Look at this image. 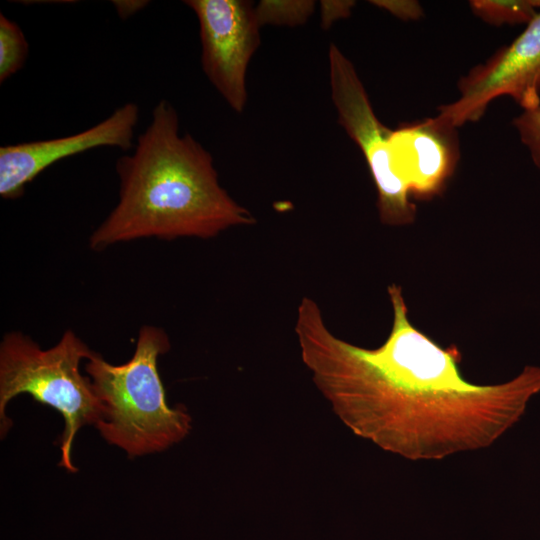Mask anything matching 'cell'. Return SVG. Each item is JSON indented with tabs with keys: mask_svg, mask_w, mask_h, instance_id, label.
I'll use <instances>...</instances> for the list:
<instances>
[{
	"mask_svg": "<svg viewBox=\"0 0 540 540\" xmlns=\"http://www.w3.org/2000/svg\"><path fill=\"white\" fill-rule=\"evenodd\" d=\"M392 329L374 349L327 327L318 304L302 298L295 333L304 365L353 434L410 461L442 460L493 445L540 392V366L481 385L460 371L455 345L442 347L412 325L401 287H388Z\"/></svg>",
	"mask_w": 540,
	"mask_h": 540,
	"instance_id": "cell-1",
	"label": "cell"
},
{
	"mask_svg": "<svg viewBox=\"0 0 540 540\" xmlns=\"http://www.w3.org/2000/svg\"><path fill=\"white\" fill-rule=\"evenodd\" d=\"M116 171L119 201L90 236L95 251L141 238H212L255 222L219 184L212 155L189 133L179 134L178 114L165 99Z\"/></svg>",
	"mask_w": 540,
	"mask_h": 540,
	"instance_id": "cell-2",
	"label": "cell"
},
{
	"mask_svg": "<svg viewBox=\"0 0 540 540\" xmlns=\"http://www.w3.org/2000/svg\"><path fill=\"white\" fill-rule=\"evenodd\" d=\"M170 349L163 329L141 327L133 356L113 365L94 353L85 364L103 416L95 426L102 438L135 458L162 452L191 431L184 406L171 407L158 371V358Z\"/></svg>",
	"mask_w": 540,
	"mask_h": 540,
	"instance_id": "cell-3",
	"label": "cell"
},
{
	"mask_svg": "<svg viewBox=\"0 0 540 540\" xmlns=\"http://www.w3.org/2000/svg\"><path fill=\"white\" fill-rule=\"evenodd\" d=\"M95 352L73 331L67 330L51 348L22 332H9L0 343V433L3 438L12 427L6 415L8 403L19 394L57 410L64 418L59 438V466L70 473L78 471L71 460L73 440L80 428L96 426L103 416V405L91 380L80 372V363Z\"/></svg>",
	"mask_w": 540,
	"mask_h": 540,
	"instance_id": "cell-4",
	"label": "cell"
},
{
	"mask_svg": "<svg viewBox=\"0 0 540 540\" xmlns=\"http://www.w3.org/2000/svg\"><path fill=\"white\" fill-rule=\"evenodd\" d=\"M328 60L331 98L338 121L366 159L378 192L381 221L391 225L412 222L416 206L391 168L392 130L378 120L352 62L334 43L329 46Z\"/></svg>",
	"mask_w": 540,
	"mask_h": 540,
	"instance_id": "cell-5",
	"label": "cell"
},
{
	"mask_svg": "<svg viewBox=\"0 0 540 540\" xmlns=\"http://www.w3.org/2000/svg\"><path fill=\"white\" fill-rule=\"evenodd\" d=\"M457 100L437 108L436 118L454 128L477 122L498 97H511L523 110L540 105V10L509 44L462 76Z\"/></svg>",
	"mask_w": 540,
	"mask_h": 540,
	"instance_id": "cell-6",
	"label": "cell"
},
{
	"mask_svg": "<svg viewBox=\"0 0 540 540\" xmlns=\"http://www.w3.org/2000/svg\"><path fill=\"white\" fill-rule=\"evenodd\" d=\"M198 18L201 64L227 104L241 113L247 103L248 64L260 45L255 7L244 0H188Z\"/></svg>",
	"mask_w": 540,
	"mask_h": 540,
	"instance_id": "cell-7",
	"label": "cell"
},
{
	"mask_svg": "<svg viewBox=\"0 0 540 540\" xmlns=\"http://www.w3.org/2000/svg\"><path fill=\"white\" fill-rule=\"evenodd\" d=\"M139 107L128 102L96 125L65 137L0 147V195L16 199L41 172L64 158L102 146L127 151L133 146Z\"/></svg>",
	"mask_w": 540,
	"mask_h": 540,
	"instance_id": "cell-8",
	"label": "cell"
},
{
	"mask_svg": "<svg viewBox=\"0 0 540 540\" xmlns=\"http://www.w3.org/2000/svg\"><path fill=\"white\" fill-rule=\"evenodd\" d=\"M391 168L410 196L432 198L441 193L459 159L456 128L436 116L403 123L390 136Z\"/></svg>",
	"mask_w": 540,
	"mask_h": 540,
	"instance_id": "cell-9",
	"label": "cell"
},
{
	"mask_svg": "<svg viewBox=\"0 0 540 540\" xmlns=\"http://www.w3.org/2000/svg\"><path fill=\"white\" fill-rule=\"evenodd\" d=\"M472 13L487 24H528L540 10V0H472Z\"/></svg>",
	"mask_w": 540,
	"mask_h": 540,
	"instance_id": "cell-10",
	"label": "cell"
},
{
	"mask_svg": "<svg viewBox=\"0 0 540 540\" xmlns=\"http://www.w3.org/2000/svg\"><path fill=\"white\" fill-rule=\"evenodd\" d=\"M28 56L26 37L13 20L0 14V82L19 71Z\"/></svg>",
	"mask_w": 540,
	"mask_h": 540,
	"instance_id": "cell-11",
	"label": "cell"
},
{
	"mask_svg": "<svg viewBox=\"0 0 540 540\" xmlns=\"http://www.w3.org/2000/svg\"><path fill=\"white\" fill-rule=\"evenodd\" d=\"M314 1H261L256 7L260 25L296 26L303 24L314 11Z\"/></svg>",
	"mask_w": 540,
	"mask_h": 540,
	"instance_id": "cell-12",
	"label": "cell"
},
{
	"mask_svg": "<svg viewBox=\"0 0 540 540\" xmlns=\"http://www.w3.org/2000/svg\"><path fill=\"white\" fill-rule=\"evenodd\" d=\"M521 142L527 147L535 166L540 168V105L523 110L512 120Z\"/></svg>",
	"mask_w": 540,
	"mask_h": 540,
	"instance_id": "cell-13",
	"label": "cell"
},
{
	"mask_svg": "<svg viewBox=\"0 0 540 540\" xmlns=\"http://www.w3.org/2000/svg\"><path fill=\"white\" fill-rule=\"evenodd\" d=\"M370 3L403 21H416L424 15L422 6L414 0H373Z\"/></svg>",
	"mask_w": 540,
	"mask_h": 540,
	"instance_id": "cell-14",
	"label": "cell"
},
{
	"mask_svg": "<svg viewBox=\"0 0 540 540\" xmlns=\"http://www.w3.org/2000/svg\"><path fill=\"white\" fill-rule=\"evenodd\" d=\"M321 3L323 29H328L338 19L348 17L355 5L354 1H322Z\"/></svg>",
	"mask_w": 540,
	"mask_h": 540,
	"instance_id": "cell-15",
	"label": "cell"
},
{
	"mask_svg": "<svg viewBox=\"0 0 540 540\" xmlns=\"http://www.w3.org/2000/svg\"><path fill=\"white\" fill-rule=\"evenodd\" d=\"M114 6L122 19H126L144 8L148 1H113Z\"/></svg>",
	"mask_w": 540,
	"mask_h": 540,
	"instance_id": "cell-16",
	"label": "cell"
}]
</instances>
